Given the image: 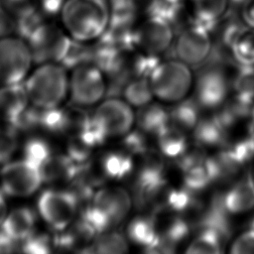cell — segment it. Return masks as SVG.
Returning <instances> with one entry per match:
<instances>
[{
  "mask_svg": "<svg viewBox=\"0 0 254 254\" xmlns=\"http://www.w3.org/2000/svg\"><path fill=\"white\" fill-rule=\"evenodd\" d=\"M53 153L50 144L40 137L30 138L26 141L23 147L24 160L35 165L39 169Z\"/></svg>",
  "mask_w": 254,
  "mask_h": 254,
  "instance_id": "30",
  "label": "cell"
},
{
  "mask_svg": "<svg viewBox=\"0 0 254 254\" xmlns=\"http://www.w3.org/2000/svg\"><path fill=\"white\" fill-rule=\"evenodd\" d=\"M64 0H37L38 9L48 15H58Z\"/></svg>",
  "mask_w": 254,
  "mask_h": 254,
  "instance_id": "37",
  "label": "cell"
},
{
  "mask_svg": "<svg viewBox=\"0 0 254 254\" xmlns=\"http://www.w3.org/2000/svg\"><path fill=\"white\" fill-rule=\"evenodd\" d=\"M2 191L11 196H29L42 185L40 169L26 160L7 162L0 173Z\"/></svg>",
  "mask_w": 254,
  "mask_h": 254,
  "instance_id": "12",
  "label": "cell"
},
{
  "mask_svg": "<svg viewBox=\"0 0 254 254\" xmlns=\"http://www.w3.org/2000/svg\"><path fill=\"white\" fill-rule=\"evenodd\" d=\"M29 100L25 83L22 81L3 84L0 88V113L8 122L29 104Z\"/></svg>",
  "mask_w": 254,
  "mask_h": 254,
  "instance_id": "23",
  "label": "cell"
},
{
  "mask_svg": "<svg viewBox=\"0 0 254 254\" xmlns=\"http://www.w3.org/2000/svg\"><path fill=\"white\" fill-rule=\"evenodd\" d=\"M245 0H229L230 3L234 4V5H241Z\"/></svg>",
  "mask_w": 254,
  "mask_h": 254,
  "instance_id": "40",
  "label": "cell"
},
{
  "mask_svg": "<svg viewBox=\"0 0 254 254\" xmlns=\"http://www.w3.org/2000/svg\"><path fill=\"white\" fill-rule=\"evenodd\" d=\"M202 109L193 97L184 98L169 109L170 123L186 132L192 131L197 124Z\"/></svg>",
  "mask_w": 254,
  "mask_h": 254,
  "instance_id": "24",
  "label": "cell"
},
{
  "mask_svg": "<svg viewBox=\"0 0 254 254\" xmlns=\"http://www.w3.org/2000/svg\"><path fill=\"white\" fill-rule=\"evenodd\" d=\"M154 96L167 103H176L188 96L193 87L190 66L178 59L160 62L149 76Z\"/></svg>",
  "mask_w": 254,
  "mask_h": 254,
  "instance_id": "4",
  "label": "cell"
},
{
  "mask_svg": "<svg viewBox=\"0 0 254 254\" xmlns=\"http://www.w3.org/2000/svg\"><path fill=\"white\" fill-rule=\"evenodd\" d=\"M55 245V236L51 238L45 233H33L22 242V250L26 253L44 254L49 253Z\"/></svg>",
  "mask_w": 254,
  "mask_h": 254,
  "instance_id": "33",
  "label": "cell"
},
{
  "mask_svg": "<svg viewBox=\"0 0 254 254\" xmlns=\"http://www.w3.org/2000/svg\"><path fill=\"white\" fill-rule=\"evenodd\" d=\"M105 179L121 181L132 175L135 165L134 156L124 148L106 152L98 161Z\"/></svg>",
  "mask_w": 254,
  "mask_h": 254,
  "instance_id": "17",
  "label": "cell"
},
{
  "mask_svg": "<svg viewBox=\"0 0 254 254\" xmlns=\"http://www.w3.org/2000/svg\"><path fill=\"white\" fill-rule=\"evenodd\" d=\"M227 238L217 229L209 226L198 228L196 236L189 244L186 253L218 254L223 252V244Z\"/></svg>",
  "mask_w": 254,
  "mask_h": 254,
  "instance_id": "25",
  "label": "cell"
},
{
  "mask_svg": "<svg viewBox=\"0 0 254 254\" xmlns=\"http://www.w3.org/2000/svg\"><path fill=\"white\" fill-rule=\"evenodd\" d=\"M38 211L44 221L54 230L61 231L68 226L78 211L79 204L69 190H46L37 201Z\"/></svg>",
  "mask_w": 254,
  "mask_h": 254,
  "instance_id": "7",
  "label": "cell"
},
{
  "mask_svg": "<svg viewBox=\"0 0 254 254\" xmlns=\"http://www.w3.org/2000/svg\"><path fill=\"white\" fill-rule=\"evenodd\" d=\"M165 2H168V3H178V2H181V1H185V0H164Z\"/></svg>",
  "mask_w": 254,
  "mask_h": 254,
  "instance_id": "41",
  "label": "cell"
},
{
  "mask_svg": "<svg viewBox=\"0 0 254 254\" xmlns=\"http://www.w3.org/2000/svg\"><path fill=\"white\" fill-rule=\"evenodd\" d=\"M135 123L146 134L156 136L170 123L169 109L160 103L150 102L139 108L135 114Z\"/></svg>",
  "mask_w": 254,
  "mask_h": 254,
  "instance_id": "20",
  "label": "cell"
},
{
  "mask_svg": "<svg viewBox=\"0 0 254 254\" xmlns=\"http://www.w3.org/2000/svg\"><path fill=\"white\" fill-rule=\"evenodd\" d=\"M92 118L97 129L107 140L123 137L132 130L135 124V113L132 106L117 97H108L98 105Z\"/></svg>",
  "mask_w": 254,
  "mask_h": 254,
  "instance_id": "9",
  "label": "cell"
},
{
  "mask_svg": "<svg viewBox=\"0 0 254 254\" xmlns=\"http://www.w3.org/2000/svg\"><path fill=\"white\" fill-rule=\"evenodd\" d=\"M231 53L240 65H254V28L245 27L236 37Z\"/></svg>",
  "mask_w": 254,
  "mask_h": 254,
  "instance_id": "28",
  "label": "cell"
},
{
  "mask_svg": "<svg viewBox=\"0 0 254 254\" xmlns=\"http://www.w3.org/2000/svg\"><path fill=\"white\" fill-rule=\"evenodd\" d=\"M174 51L178 60L190 67L203 64L212 50L209 31L198 23H192L176 34Z\"/></svg>",
  "mask_w": 254,
  "mask_h": 254,
  "instance_id": "10",
  "label": "cell"
},
{
  "mask_svg": "<svg viewBox=\"0 0 254 254\" xmlns=\"http://www.w3.org/2000/svg\"><path fill=\"white\" fill-rule=\"evenodd\" d=\"M3 193V191H0V226L7 215V204Z\"/></svg>",
  "mask_w": 254,
  "mask_h": 254,
  "instance_id": "39",
  "label": "cell"
},
{
  "mask_svg": "<svg viewBox=\"0 0 254 254\" xmlns=\"http://www.w3.org/2000/svg\"><path fill=\"white\" fill-rule=\"evenodd\" d=\"M240 17L243 23L250 28H254V0H245L240 5Z\"/></svg>",
  "mask_w": 254,
  "mask_h": 254,
  "instance_id": "36",
  "label": "cell"
},
{
  "mask_svg": "<svg viewBox=\"0 0 254 254\" xmlns=\"http://www.w3.org/2000/svg\"><path fill=\"white\" fill-rule=\"evenodd\" d=\"M111 14L112 0H64L58 16L71 40L87 43L104 34Z\"/></svg>",
  "mask_w": 254,
  "mask_h": 254,
  "instance_id": "1",
  "label": "cell"
},
{
  "mask_svg": "<svg viewBox=\"0 0 254 254\" xmlns=\"http://www.w3.org/2000/svg\"><path fill=\"white\" fill-rule=\"evenodd\" d=\"M253 178H254V174H253Z\"/></svg>",
  "mask_w": 254,
  "mask_h": 254,
  "instance_id": "43",
  "label": "cell"
},
{
  "mask_svg": "<svg viewBox=\"0 0 254 254\" xmlns=\"http://www.w3.org/2000/svg\"><path fill=\"white\" fill-rule=\"evenodd\" d=\"M56 64H44L27 79L25 86L33 104L54 108L64 99L68 89L67 75L65 67Z\"/></svg>",
  "mask_w": 254,
  "mask_h": 254,
  "instance_id": "5",
  "label": "cell"
},
{
  "mask_svg": "<svg viewBox=\"0 0 254 254\" xmlns=\"http://www.w3.org/2000/svg\"><path fill=\"white\" fill-rule=\"evenodd\" d=\"M192 133L195 143L200 147L222 146L227 139V130L216 113L200 116Z\"/></svg>",
  "mask_w": 254,
  "mask_h": 254,
  "instance_id": "18",
  "label": "cell"
},
{
  "mask_svg": "<svg viewBox=\"0 0 254 254\" xmlns=\"http://www.w3.org/2000/svg\"><path fill=\"white\" fill-rule=\"evenodd\" d=\"M17 130L8 124L0 127V164L7 163L18 148Z\"/></svg>",
  "mask_w": 254,
  "mask_h": 254,
  "instance_id": "32",
  "label": "cell"
},
{
  "mask_svg": "<svg viewBox=\"0 0 254 254\" xmlns=\"http://www.w3.org/2000/svg\"><path fill=\"white\" fill-rule=\"evenodd\" d=\"M250 228H253V229H254V217H253V219L251 220V223H250Z\"/></svg>",
  "mask_w": 254,
  "mask_h": 254,
  "instance_id": "42",
  "label": "cell"
},
{
  "mask_svg": "<svg viewBox=\"0 0 254 254\" xmlns=\"http://www.w3.org/2000/svg\"><path fill=\"white\" fill-rule=\"evenodd\" d=\"M133 10L141 17L158 15L164 0H126Z\"/></svg>",
  "mask_w": 254,
  "mask_h": 254,
  "instance_id": "35",
  "label": "cell"
},
{
  "mask_svg": "<svg viewBox=\"0 0 254 254\" xmlns=\"http://www.w3.org/2000/svg\"><path fill=\"white\" fill-rule=\"evenodd\" d=\"M16 242L9 238L2 229H0V253H6L13 251Z\"/></svg>",
  "mask_w": 254,
  "mask_h": 254,
  "instance_id": "38",
  "label": "cell"
},
{
  "mask_svg": "<svg viewBox=\"0 0 254 254\" xmlns=\"http://www.w3.org/2000/svg\"><path fill=\"white\" fill-rule=\"evenodd\" d=\"M0 10L12 20H27L38 10L37 0H0Z\"/></svg>",
  "mask_w": 254,
  "mask_h": 254,
  "instance_id": "31",
  "label": "cell"
},
{
  "mask_svg": "<svg viewBox=\"0 0 254 254\" xmlns=\"http://www.w3.org/2000/svg\"><path fill=\"white\" fill-rule=\"evenodd\" d=\"M195 23L207 30L229 9V0H186Z\"/></svg>",
  "mask_w": 254,
  "mask_h": 254,
  "instance_id": "22",
  "label": "cell"
},
{
  "mask_svg": "<svg viewBox=\"0 0 254 254\" xmlns=\"http://www.w3.org/2000/svg\"><path fill=\"white\" fill-rule=\"evenodd\" d=\"M127 238L132 243L142 247L145 252L157 243L159 239L158 228L154 213H143L135 216L127 226Z\"/></svg>",
  "mask_w": 254,
  "mask_h": 254,
  "instance_id": "16",
  "label": "cell"
},
{
  "mask_svg": "<svg viewBox=\"0 0 254 254\" xmlns=\"http://www.w3.org/2000/svg\"><path fill=\"white\" fill-rule=\"evenodd\" d=\"M127 237L115 230L109 229L96 235L91 245V252L101 254H121L128 251Z\"/></svg>",
  "mask_w": 254,
  "mask_h": 254,
  "instance_id": "27",
  "label": "cell"
},
{
  "mask_svg": "<svg viewBox=\"0 0 254 254\" xmlns=\"http://www.w3.org/2000/svg\"><path fill=\"white\" fill-rule=\"evenodd\" d=\"M26 40L32 60L38 64L62 63L71 43L62 26L53 23H39Z\"/></svg>",
  "mask_w": 254,
  "mask_h": 254,
  "instance_id": "6",
  "label": "cell"
},
{
  "mask_svg": "<svg viewBox=\"0 0 254 254\" xmlns=\"http://www.w3.org/2000/svg\"><path fill=\"white\" fill-rule=\"evenodd\" d=\"M175 37L172 25L165 18L153 15L144 17L137 23L134 45L140 52L159 57L173 46Z\"/></svg>",
  "mask_w": 254,
  "mask_h": 254,
  "instance_id": "11",
  "label": "cell"
},
{
  "mask_svg": "<svg viewBox=\"0 0 254 254\" xmlns=\"http://www.w3.org/2000/svg\"><path fill=\"white\" fill-rule=\"evenodd\" d=\"M133 198L120 187H107L96 190L88 204L82 209L83 217L97 234L117 227L129 214Z\"/></svg>",
  "mask_w": 254,
  "mask_h": 254,
  "instance_id": "2",
  "label": "cell"
},
{
  "mask_svg": "<svg viewBox=\"0 0 254 254\" xmlns=\"http://www.w3.org/2000/svg\"><path fill=\"white\" fill-rule=\"evenodd\" d=\"M224 61L209 56L193 80V98L202 109L221 106L232 90V77L228 75Z\"/></svg>",
  "mask_w": 254,
  "mask_h": 254,
  "instance_id": "3",
  "label": "cell"
},
{
  "mask_svg": "<svg viewBox=\"0 0 254 254\" xmlns=\"http://www.w3.org/2000/svg\"><path fill=\"white\" fill-rule=\"evenodd\" d=\"M221 207L229 215L243 214L254 208V178L242 176L218 197Z\"/></svg>",
  "mask_w": 254,
  "mask_h": 254,
  "instance_id": "14",
  "label": "cell"
},
{
  "mask_svg": "<svg viewBox=\"0 0 254 254\" xmlns=\"http://www.w3.org/2000/svg\"><path fill=\"white\" fill-rule=\"evenodd\" d=\"M77 164L66 154L53 153L40 167L43 183H69L74 176Z\"/></svg>",
  "mask_w": 254,
  "mask_h": 254,
  "instance_id": "19",
  "label": "cell"
},
{
  "mask_svg": "<svg viewBox=\"0 0 254 254\" xmlns=\"http://www.w3.org/2000/svg\"><path fill=\"white\" fill-rule=\"evenodd\" d=\"M232 91L241 100L254 105V65H240L232 79Z\"/></svg>",
  "mask_w": 254,
  "mask_h": 254,
  "instance_id": "29",
  "label": "cell"
},
{
  "mask_svg": "<svg viewBox=\"0 0 254 254\" xmlns=\"http://www.w3.org/2000/svg\"><path fill=\"white\" fill-rule=\"evenodd\" d=\"M186 131L169 123L155 137L161 155L178 159L189 149L188 136Z\"/></svg>",
  "mask_w": 254,
  "mask_h": 254,
  "instance_id": "21",
  "label": "cell"
},
{
  "mask_svg": "<svg viewBox=\"0 0 254 254\" xmlns=\"http://www.w3.org/2000/svg\"><path fill=\"white\" fill-rule=\"evenodd\" d=\"M69 88L73 103L80 106L94 104L106 94L103 72L94 64H83L74 67Z\"/></svg>",
  "mask_w": 254,
  "mask_h": 254,
  "instance_id": "13",
  "label": "cell"
},
{
  "mask_svg": "<svg viewBox=\"0 0 254 254\" xmlns=\"http://www.w3.org/2000/svg\"><path fill=\"white\" fill-rule=\"evenodd\" d=\"M125 100L132 107H142L150 102L154 96L149 77L137 76L130 79L123 89Z\"/></svg>",
  "mask_w": 254,
  "mask_h": 254,
  "instance_id": "26",
  "label": "cell"
},
{
  "mask_svg": "<svg viewBox=\"0 0 254 254\" xmlns=\"http://www.w3.org/2000/svg\"><path fill=\"white\" fill-rule=\"evenodd\" d=\"M233 254H254V229L249 228L239 234L230 245Z\"/></svg>",
  "mask_w": 254,
  "mask_h": 254,
  "instance_id": "34",
  "label": "cell"
},
{
  "mask_svg": "<svg viewBox=\"0 0 254 254\" xmlns=\"http://www.w3.org/2000/svg\"><path fill=\"white\" fill-rule=\"evenodd\" d=\"M32 61L28 43L24 38L11 35L0 37V83L21 82Z\"/></svg>",
  "mask_w": 254,
  "mask_h": 254,
  "instance_id": "8",
  "label": "cell"
},
{
  "mask_svg": "<svg viewBox=\"0 0 254 254\" xmlns=\"http://www.w3.org/2000/svg\"><path fill=\"white\" fill-rule=\"evenodd\" d=\"M37 215L29 206H20L7 213L1 229L13 241L23 242L36 229Z\"/></svg>",
  "mask_w": 254,
  "mask_h": 254,
  "instance_id": "15",
  "label": "cell"
}]
</instances>
